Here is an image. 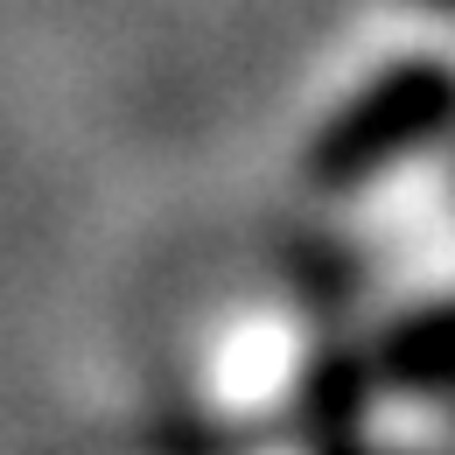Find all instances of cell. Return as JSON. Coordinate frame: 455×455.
<instances>
[{"label":"cell","mask_w":455,"mask_h":455,"mask_svg":"<svg viewBox=\"0 0 455 455\" xmlns=\"http://www.w3.org/2000/svg\"><path fill=\"white\" fill-rule=\"evenodd\" d=\"M449 113H455V77L449 70L399 63L343 119H330V133L315 140L308 169H315V182H364V175L386 169L393 155H406L413 140H427Z\"/></svg>","instance_id":"6da1fadb"},{"label":"cell","mask_w":455,"mask_h":455,"mask_svg":"<svg viewBox=\"0 0 455 455\" xmlns=\"http://www.w3.org/2000/svg\"><path fill=\"white\" fill-rule=\"evenodd\" d=\"M386 364H393V379H406V386H455V308L420 315L413 330H399Z\"/></svg>","instance_id":"7a4b0ae2"},{"label":"cell","mask_w":455,"mask_h":455,"mask_svg":"<svg viewBox=\"0 0 455 455\" xmlns=\"http://www.w3.org/2000/svg\"><path fill=\"white\" fill-rule=\"evenodd\" d=\"M420 7H442V14H455V0H420Z\"/></svg>","instance_id":"3957f363"}]
</instances>
